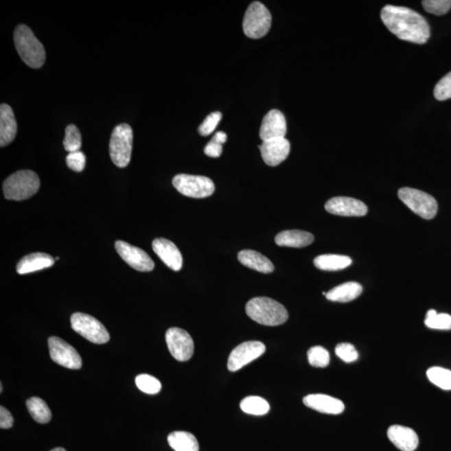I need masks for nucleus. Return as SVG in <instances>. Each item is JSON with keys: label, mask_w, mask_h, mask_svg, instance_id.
<instances>
[{"label": "nucleus", "mask_w": 451, "mask_h": 451, "mask_svg": "<svg viewBox=\"0 0 451 451\" xmlns=\"http://www.w3.org/2000/svg\"><path fill=\"white\" fill-rule=\"evenodd\" d=\"M381 19L389 32L400 40L411 43L426 44L430 36L426 19L406 7L386 5L380 14Z\"/></svg>", "instance_id": "f257e3e1"}, {"label": "nucleus", "mask_w": 451, "mask_h": 451, "mask_svg": "<svg viewBox=\"0 0 451 451\" xmlns=\"http://www.w3.org/2000/svg\"><path fill=\"white\" fill-rule=\"evenodd\" d=\"M246 314L262 325L277 326L283 325L288 319V313L276 300L259 297L251 299L246 305Z\"/></svg>", "instance_id": "f03ea898"}, {"label": "nucleus", "mask_w": 451, "mask_h": 451, "mask_svg": "<svg viewBox=\"0 0 451 451\" xmlns=\"http://www.w3.org/2000/svg\"><path fill=\"white\" fill-rule=\"evenodd\" d=\"M14 40L19 56L28 67L33 69L43 67L46 57L44 46L28 26L19 25Z\"/></svg>", "instance_id": "7ed1b4c3"}, {"label": "nucleus", "mask_w": 451, "mask_h": 451, "mask_svg": "<svg viewBox=\"0 0 451 451\" xmlns=\"http://www.w3.org/2000/svg\"><path fill=\"white\" fill-rule=\"evenodd\" d=\"M40 187L41 181L36 172L22 170L8 177L3 190L6 199L23 200L36 194Z\"/></svg>", "instance_id": "20e7f679"}, {"label": "nucleus", "mask_w": 451, "mask_h": 451, "mask_svg": "<svg viewBox=\"0 0 451 451\" xmlns=\"http://www.w3.org/2000/svg\"><path fill=\"white\" fill-rule=\"evenodd\" d=\"M133 130L122 123L115 127L110 141V156L114 164L119 168L129 165L132 159Z\"/></svg>", "instance_id": "39448f33"}, {"label": "nucleus", "mask_w": 451, "mask_h": 451, "mask_svg": "<svg viewBox=\"0 0 451 451\" xmlns=\"http://www.w3.org/2000/svg\"><path fill=\"white\" fill-rule=\"evenodd\" d=\"M272 15L267 7L261 2L251 3L244 19V32L251 38H260L266 36L271 28Z\"/></svg>", "instance_id": "423d86ee"}, {"label": "nucleus", "mask_w": 451, "mask_h": 451, "mask_svg": "<svg viewBox=\"0 0 451 451\" xmlns=\"http://www.w3.org/2000/svg\"><path fill=\"white\" fill-rule=\"evenodd\" d=\"M399 198L415 214L424 219H432L437 216L438 203L432 196L410 187H403L398 192Z\"/></svg>", "instance_id": "0eeeda50"}, {"label": "nucleus", "mask_w": 451, "mask_h": 451, "mask_svg": "<svg viewBox=\"0 0 451 451\" xmlns=\"http://www.w3.org/2000/svg\"><path fill=\"white\" fill-rule=\"evenodd\" d=\"M172 184L181 194L192 198H208L215 191L213 181L203 176L179 174L173 178Z\"/></svg>", "instance_id": "6e6552de"}, {"label": "nucleus", "mask_w": 451, "mask_h": 451, "mask_svg": "<svg viewBox=\"0 0 451 451\" xmlns=\"http://www.w3.org/2000/svg\"><path fill=\"white\" fill-rule=\"evenodd\" d=\"M72 329L88 341L96 345L106 344L110 340V334L106 327L92 316L76 313L71 319Z\"/></svg>", "instance_id": "1a4fd4ad"}, {"label": "nucleus", "mask_w": 451, "mask_h": 451, "mask_svg": "<svg viewBox=\"0 0 451 451\" xmlns=\"http://www.w3.org/2000/svg\"><path fill=\"white\" fill-rule=\"evenodd\" d=\"M165 341L170 353L177 361L186 362L194 356V343L187 331L171 327L165 334Z\"/></svg>", "instance_id": "9d476101"}, {"label": "nucleus", "mask_w": 451, "mask_h": 451, "mask_svg": "<svg viewBox=\"0 0 451 451\" xmlns=\"http://www.w3.org/2000/svg\"><path fill=\"white\" fill-rule=\"evenodd\" d=\"M49 356L56 364L71 369L82 367V357L71 345L59 337H50L48 340Z\"/></svg>", "instance_id": "9b49d317"}, {"label": "nucleus", "mask_w": 451, "mask_h": 451, "mask_svg": "<svg viewBox=\"0 0 451 451\" xmlns=\"http://www.w3.org/2000/svg\"><path fill=\"white\" fill-rule=\"evenodd\" d=\"M266 346L260 341H248L242 343L230 354L227 361V369L231 372H236L244 368L257 358L263 356Z\"/></svg>", "instance_id": "f8f14e48"}, {"label": "nucleus", "mask_w": 451, "mask_h": 451, "mask_svg": "<svg viewBox=\"0 0 451 451\" xmlns=\"http://www.w3.org/2000/svg\"><path fill=\"white\" fill-rule=\"evenodd\" d=\"M115 246L122 259L137 271L150 272L155 268L153 260L144 250L124 241L115 242Z\"/></svg>", "instance_id": "ddd939ff"}, {"label": "nucleus", "mask_w": 451, "mask_h": 451, "mask_svg": "<svg viewBox=\"0 0 451 451\" xmlns=\"http://www.w3.org/2000/svg\"><path fill=\"white\" fill-rule=\"evenodd\" d=\"M325 209L327 213L342 217H364L368 213V207L363 202L347 196H337L327 200Z\"/></svg>", "instance_id": "4468645a"}, {"label": "nucleus", "mask_w": 451, "mask_h": 451, "mask_svg": "<svg viewBox=\"0 0 451 451\" xmlns=\"http://www.w3.org/2000/svg\"><path fill=\"white\" fill-rule=\"evenodd\" d=\"M264 163L269 167H276L287 159L290 152V143L286 138L264 141L259 146Z\"/></svg>", "instance_id": "2eb2a0df"}, {"label": "nucleus", "mask_w": 451, "mask_h": 451, "mask_svg": "<svg viewBox=\"0 0 451 451\" xmlns=\"http://www.w3.org/2000/svg\"><path fill=\"white\" fill-rule=\"evenodd\" d=\"M287 134V122L284 115L279 110H271L265 115L260 127L262 141L285 138Z\"/></svg>", "instance_id": "dca6fc26"}, {"label": "nucleus", "mask_w": 451, "mask_h": 451, "mask_svg": "<svg viewBox=\"0 0 451 451\" xmlns=\"http://www.w3.org/2000/svg\"><path fill=\"white\" fill-rule=\"evenodd\" d=\"M152 248L161 260L173 271L178 272L183 268L182 253L172 242L165 238H156Z\"/></svg>", "instance_id": "f3484780"}, {"label": "nucleus", "mask_w": 451, "mask_h": 451, "mask_svg": "<svg viewBox=\"0 0 451 451\" xmlns=\"http://www.w3.org/2000/svg\"><path fill=\"white\" fill-rule=\"evenodd\" d=\"M303 404L320 413L339 415L345 410V404L340 400L326 395L315 394L304 397Z\"/></svg>", "instance_id": "a211bd4d"}, {"label": "nucleus", "mask_w": 451, "mask_h": 451, "mask_svg": "<svg viewBox=\"0 0 451 451\" xmlns=\"http://www.w3.org/2000/svg\"><path fill=\"white\" fill-rule=\"evenodd\" d=\"M388 437L401 451H415L419 445V437L414 430L402 426L389 428Z\"/></svg>", "instance_id": "6ab92c4d"}, {"label": "nucleus", "mask_w": 451, "mask_h": 451, "mask_svg": "<svg viewBox=\"0 0 451 451\" xmlns=\"http://www.w3.org/2000/svg\"><path fill=\"white\" fill-rule=\"evenodd\" d=\"M17 122L12 108L6 104L0 106V146L9 145L17 134Z\"/></svg>", "instance_id": "aec40b11"}, {"label": "nucleus", "mask_w": 451, "mask_h": 451, "mask_svg": "<svg viewBox=\"0 0 451 451\" xmlns=\"http://www.w3.org/2000/svg\"><path fill=\"white\" fill-rule=\"evenodd\" d=\"M55 259L44 253H34L29 254L19 262L16 267L19 275H27L45 268L52 267Z\"/></svg>", "instance_id": "412c9836"}, {"label": "nucleus", "mask_w": 451, "mask_h": 451, "mask_svg": "<svg viewBox=\"0 0 451 451\" xmlns=\"http://www.w3.org/2000/svg\"><path fill=\"white\" fill-rule=\"evenodd\" d=\"M314 241L313 234L301 230L284 231L275 238L277 245L288 248H304L313 244Z\"/></svg>", "instance_id": "4be33fe9"}, {"label": "nucleus", "mask_w": 451, "mask_h": 451, "mask_svg": "<svg viewBox=\"0 0 451 451\" xmlns=\"http://www.w3.org/2000/svg\"><path fill=\"white\" fill-rule=\"evenodd\" d=\"M240 263L251 269L263 273H271L275 270L272 262L263 254L253 250H242L238 255Z\"/></svg>", "instance_id": "5701e85b"}, {"label": "nucleus", "mask_w": 451, "mask_h": 451, "mask_svg": "<svg viewBox=\"0 0 451 451\" xmlns=\"http://www.w3.org/2000/svg\"><path fill=\"white\" fill-rule=\"evenodd\" d=\"M363 291L360 284L348 282L338 285L327 292L326 298L333 302L348 303L356 299Z\"/></svg>", "instance_id": "b1692460"}, {"label": "nucleus", "mask_w": 451, "mask_h": 451, "mask_svg": "<svg viewBox=\"0 0 451 451\" xmlns=\"http://www.w3.org/2000/svg\"><path fill=\"white\" fill-rule=\"evenodd\" d=\"M314 264L316 268L323 271H339L349 267L352 259L348 256L325 254L316 257Z\"/></svg>", "instance_id": "393cba45"}, {"label": "nucleus", "mask_w": 451, "mask_h": 451, "mask_svg": "<svg viewBox=\"0 0 451 451\" xmlns=\"http://www.w3.org/2000/svg\"><path fill=\"white\" fill-rule=\"evenodd\" d=\"M168 444L175 451H199L198 439L185 431H176L168 435Z\"/></svg>", "instance_id": "a878e982"}, {"label": "nucleus", "mask_w": 451, "mask_h": 451, "mask_svg": "<svg viewBox=\"0 0 451 451\" xmlns=\"http://www.w3.org/2000/svg\"><path fill=\"white\" fill-rule=\"evenodd\" d=\"M26 406L34 421L46 424L51 419V411L43 400L38 398V397H33L26 401Z\"/></svg>", "instance_id": "bb28decb"}, {"label": "nucleus", "mask_w": 451, "mask_h": 451, "mask_svg": "<svg viewBox=\"0 0 451 451\" xmlns=\"http://www.w3.org/2000/svg\"><path fill=\"white\" fill-rule=\"evenodd\" d=\"M240 408L246 414L264 415L268 413L270 406L268 401L259 396H248L242 400Z\"/></svg>", "instance_id": "cd10ccee"}, {"label": "nucleus", "mask_w": 451, "mask_h": 451, "mask_svg": "<svg viewBox=\"0 0 451 451\" xmlns=\"http://www.w3.org/2000/svg\"><path fill=\"white\" fill-rule=\"evenodd\" d=\"M430 382L444 391H451V371L441 367H432L427 370Z\"/></svg>", "instance_id": "c85d7f7f"}, {"label": "nucleus", "mask_w": 451, "mask_h": 451, "mask_svg": "<svg viewBox=\"0 0 451 451\" xmlns=\"http://www.w3.org/2000/svg\"><path fill=\"white\" fill-rule=\"evenodd\" d=\"M425 325L432 329L450 330L451 316L447 314H437L434 310L427 312Z\"/></svg>", "instance_id": "c756f323"}, {"label": "nucleus", "mask_w": 451, "mask_h": 451, "mask_svg": "<svg viewBox=\"0 0 451 451\" xmlns=\"http://www.w3.org/2000/svg\"><path fill=\"white\" fill-rule=\"evenodd\" d=\"M63 144L65 150L69 153L79 152L82 148V139L78 127L75 125H69L67 127Z\"/></svg>", "instance_id": "7c9ffc66"}, {"label": "nucleus", "mask_w": 451, "mask_h": 451, "mask_svg": "<svg viewBox=\"0 0 451 451\" xmlns=\"http://www.w3.org/2000/svg\"><path fill=\"white\" fill-rule=\"evenodd\" d=\"M308 360L314 367L325 368L329 365V353L322 346L312 347L308 352Z\"/></svg>", "instance_id": "2f4dec72"}, {"label": "nucleus", "mask_w": 451, "mask_h": 451, "mask_svg": "<svg viewBox=\"0 0 451 451\" xmlns=\"http://www.w3.org/2000/svg\"><path fill=\"white\" fill-rule=\"evenodd\" d=\"M136 384L141 391L148 395H156L161 391V384L157 378L142 373L136 378Z\"/></svg>", "instance_id": "473e14b6"}, {"label": "nucleus", "mask_w": 451, "mask_h": 451, "mask_svg": "<svg viewBox=\"0 0 451 451\" xmlns=\"http://www.w3.org/2000/svg\"><path fill=\"white\" fill-rule=\"evenodd\" d=\"M422 5L426 12L441 16L449 12L451 0H424Z\"/></svg>", "instance_id": "72a5a7b5"}, {"label": "nucleus", "mask_w": 451, "mask_h": 451, "mask_svg": "<svg viewBox=\"0 0 451 451\" xmlns=\"http://www.w3.org/2000/svg\"><path fill=\"white\" fill-rule=\"evenodd\" d=\"M434 95L438 100L451 99V72L439 80L434 89Z\"/></svg>", "instance_id": "f704fd0d"}, {"label": "nucleus", "mask_w": 451, "mask_h": 451, "mask_svg": "<svg viewBox=\"0 0 451 451\" xmlns=\"http://www.w3.org/2000/svg\"><path fill=\"white\" fill-rule=\"evenodd\" d=\"M222 117V113H219V111H215V113L208 115V117L204 119L202 125L199 126L198 132L200 136L207 137L213 133L215 129L217 128Z\"/></svg>", "instance_id": "c9c22d12"}, {"label": "nucleus", "mask_w": 451, "mask_h": 451, "mask_svg": "<svg viewBox=\"0 0 451 451\" xmlns=\"http://www.w3.org/2000/svg\"><path fill=\"white\" fill-rule=\"evenodd\" d=\"M335 353L339 358H341L346 363H352V362L356 361L358 358V353L354 346L348 344V343H342V344L338 345L336 349H335Z\"/></svg>", "instance_id": "e433bc0d"}, {"label": "nucleus", "mask_w": 451, "mask_h": 451, "mask_svg": "<svg viewBox=\"0 0 451 451\" xmlns=\"http://www.w3.org/2000/svg\"><path fill=\"white\" fill-rule=\"evenodd\" d=\"M67 164L68 167L74 172H82L84 167H86V156L80 150L69 153L67 157Z\"/></svg>", "instance_id": "4c0bfd02"}, {"label": "nucleus", "mask_w": 451, "mask_h": 451, "mask_svg": "<svg viewBox=\"0 0 451 451\" xmlns=\"http://www.w3.org/2000/svg\"><path fill=\"white\" fill-rule=\"evenodd\" d=\"M204 153H205L207 157L218 158L222 155V144L221 142H219L216 140V139L213 138L209 142H208L205 149H204Z\"/></svg>", "instance_id": "58836bf2"}, {"label": "nucleus", "mask_w": 451, "mask_h": 451, "mask_svg": "<svg viewBox=\"0 0 451 451\" xmlns=\"http://www.w3.org/2000/svg\"><path fill=\"white\" fill-rule=\"evenodd\" d=\"M14 425V418L10 412L3 406L0 407V428L10 429Z\"/></svg>", "instance_id": "ea45409f"}, {"label": "nucleus", "mask_w": 451, "mask_h": 451, "mask_svg": "<svg viewBox=\"0 0 451 451\" xmlns=\"http://www.w3.org/2000/svg\"><path fill=\"white\" fill-rule=\"evenodd\" d=\"M50 451H67L64 448H61V447H57V448L53 449L52 450Z\"/></svg>", "instance_id": "a19ab883"}, {"label": "nucleus", "mask_w": 451, "mask_h": 451, "mask_svg": "<svg viewBox=\"0 0 451 451\" xmlns=\"http://www.w3.org/2000/svg\"><path fill=\"white\" fill-rule=\"evenodd\" d=\"M3 392V384H0V393Z\"/></svg>", "instance_id": "79ce46f5"}, {"label": "nucleus", "mask_w": 451, "mask_h": 451, "mask_svg": "<svg viewBox=\"0 0 451 451\" xmlns=\"http://www.w3.org/2000/svg\"><path fill=\"white\" fill-rule=\"evenodd\" d=\"M55 260H57V261H58V260H60V257H57L56 258Z\"/></svg>", "instance_id": "37998d69"}]
</instances>
